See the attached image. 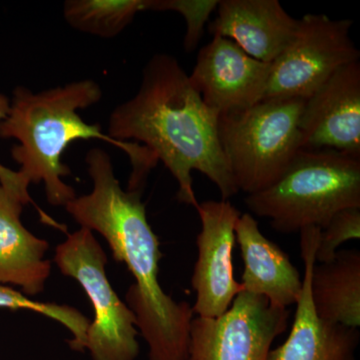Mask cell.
Segmentation results:
<instances>
[{
  "label": "cell",
  "mask_w": 360,
  "mask_h": 360,
  "mask_svg": "<svg viewBox=\"0 0 360 360\" xmlns=\"http://www.w3.org/2000/svg\"><path fill=\"white\" fill-rule=\"evenodd\" d=\"M85 161L94 189L68 202L66 212L80 226L101 234L113 258L134 277L127 304L148 343L149 360H186L195 315L188 303L175 302L161 288L160 239L148 224L141 193L123 191L103 149H90Z\"/></svg>",
  "instance_id": "obj_1"
},
{
  "label": "cell",
  "mask_w": 360,
  "mask_h": 360,
  "mask_svg": "<svg viewBox=\"0 0 360 360\" xmlns=\"http://www.w3.org/2000/svg\"><path fill=\"white\" fill-rule=\"evenodd\" d=\"M219 116L203 103L179 60L158 53L144 68L137 94L111 113L108 135L143 143L174 175L177 200L196 208L193 170L217 186L222 200L239 193L220 146Z\"/></svg>",
  "instance_id": "obj_2"
},
{
  "label": "cell",
  "mask_w": 360,
  "mask_h": 360,
  "mask_svg": "<svg viewBox=\"0 0 360 360\" xmlns=\"http://www.w3.org/2000/svg\"><path fill=\"white\" fill-rule=\"evenodd\" d=\"M101 97V85L90 79L40 92L25 86L14 89L8 115L0 122V137L18 139L20 144L13 146L11 155L20 165L18 172L28 186L44 182L51 205L65 206L77 198L75 188L63 180L70 169L61 156L71 142L96 139L124 151L132 167L130 191L142 193L149 172L158 163L141 144L115 141L103 134L98 123L82 120L77 111L99 103Z\"/></svg>",
  "instance_id": "obj_3"
},
{
  "label": "cell",
  "mask_w": 360,
  "mask_h": 360,
  "mask_svg": "<svg viewBox=\"0 0 360 360\" xmlns=\"http://www.w3.org/2000/svg\"><path fill=\"white\" fill-rule=\"evenodd\" d=\"M245 205L281 233L323 229L335 213L360 207V158L331 149H300L283 176L248 194Z\"/></svg>",
  "instance_id": "obj_4"
},
{
  "label": "cell",
  "mask_w": 360,
  "mask_h": 360,
  "mask_svg": "<svg viewBox=\"0 0 360 360\" xmlns=\"http://www.w3.org/2000/svg\"><path fill=\"white\" fill-rule=\"evenodd\" d=\"M305 99L270 98L219 116L220 146L238 191L259 193L276 182L300 150Z\"/></svg>",
  "instance_id": "obj_5"
},
{
  "label": "cell",
  "mask_w": 360,
  "mask_h": 360,
  "mask_svg": "<svg viewBox=\"0 0 360 360\" xmlns=\"http://www.w3.org/2000/svg\"><path fill=\"white\" fill-rule=\"evenodd\" d=\"M54 262L63 276L80 284L94 307L86 345L94 360H135L139 354L136 319L110 283L108 257L94 232L85 227L56 246Z\"/></svg>",
  "instance_id": "obj_6"
},
{
  "label": "cell",
  "mask_w": 360,
  "mask_h": 360,
  "mask_svg": "<svg viewBox=\"0 0 360 360\" xmlns=\"http://www.w3.org/2000/svg\"><path fill=\"white\" fill-rule=\"evenodd\" d=\"M354 21L307 14L297 20L290 44L270 63L264 99H307L336 70L359 61L360 51L350 37Z\"/></svg>",
  "instance_id": "obj_7"
},
{
  "label": "cell",
  "mask_w": 360,
  "mask_h": 360,
  "mask_svg": "<svg viewBox=\"0 0 360 360\" xmlns=\"http://www.w3.org/2000/svg\"><path fill=\"white\" fill-rule=\"evenodd\" d=\"M288 319V309L243 290L220 316L193 317L186 360H269Z\"/></svg>",
  "instance_id": "obj_8"
},
{
  "label": "cell",
  "mask_w": 360,
  "mask_h": 360,
  "mask_svg": "<svg viewBox=\"0 0 360 360\" xmlns=\"http://www.w3.org/2000/svg\"><path fill=\"white\" fill-rule=\"evenodd\" d=\"M201 231L196 238L198 257L193 279L195 316H220L243 290L236 281L232 251L236 245V226L241 212L229 200H207L195 208Z\"/></svg>",
  "instance_id": "obj_9"
},
{
  "label": "cell",
  "mask_w": 360,
  "mask_h": 360,
  "mask_svg": "<svg viewBox=\"0 0 360 360\" xmlns=\"http://www.w3.org/2000/svg\"><path fill=\"white\" fill-rule=\"evenodd\" d=\"M300 149H331L360 158V61L336 70L305 99Z\"/></svg>",
  "instance_id": "obj_10"
},
{
  "label": "cell",
  "mask_w": 360,
  "mask_h": 360,
  "mask_svg": "<svg viewBox=\"0 0 360 360\" xmlns=\"http://www.w3.org/2000/svg\"><path fill=\"white\" fill-rule=\"evenodd\" d=\"M269 72V63L251 58L231 39L213 35L198 52L188 77L206 106L220 115L264 101Z\"/></svg>",
  "instance_id": "obj_11"
},
{
  "label": "cell",
  "mask_w": 360,
  "mask_h": 360,
  "mask_svg": "<svg viewBox=\"0 0 360 360\" xmlns=\"http://www.w3.org/2000/svg\"><path fill=\"white\" fill-rule=\"evenodd\" d=\"M321 227L310 226L300 233V253L304 264L302 290L296 303L295 321L283 345L271 349L269 360H356L360 333L321 321L315 314L310 296V277L316 260Z\"/></svg>",
  "instance_id": "obj_12"
},
{
  "label": "cell",
  "mask_w": 360,
  "mask_h": 360,
  "mask_svg": "<svg viewBox=\"0 0 360 360\" xmlns=\"http://www.w3.org/2000/svg\"><path fill=\"white\" fill-rule=\"evenodd\" d=\"M210 34L231 39L251 58L274 63L290 44L297 20L278 0H221Z\"/></svg>",
  "instance_id": "obj_13"
},
{
  "label": "cell",
  "mask_w": 360,
  "mask_h": 360,
  "mask_svg": "<svg viewBox=\"0 0 360 360\" xmlns=\"http://www.w3.org/2000/svg\"><path fill=\"white\" fill-rule=\"evenodd\" d=\"M243 257V290L264 296L271 304L288 309L296 304L302 290V277L290 257L260 231L250 213H241L236 226Z\"/></svg>",
  "instance_id": "obj_14"
},
{
  "label": "cell",
  "mask_w": 360,
  "mask_h": 360,
  "mask_svg": "<svg viewBox=\"0 0 360 360\" xmlns=\"http://www.w3.org/2000/svg\"><path fill=\"white\" fill-rule=\"evenodd\" d=\"M26 205L18 194L0 186V285L20 286L30 297L44 290L51 264L45 259L49 243L21 222Z\"/></svg>",
  "instance_id": "obj_15"
},
{
  "label": "cell",
  "mask_w": 360,
  "mask_h": 360,
  "mask_svg": "<svg viewBox=\"0 0 360 360\" xmlns=\"http://www.w3.org/2000/svg\"><path fill=\"white\" fill-rule=\"evenodd\" d=\"M310 296L321 321L350 328L360 326V252L340 250L333 259L315 264Z\"/></svg>",
  "instance_id": "obj_16"
},
{
  "label": "cell",
  "mask_w": 360,
  "mask_h": 360,
  "mask_svg": "<svg viewBox=\"0 0 360 360\" xmlns=\"http://www.w3.org/2000/svg\"><path fill=\"white\" fill-rule=\"evenodd\" d=\"M144 11L146 0H68L63 6V16L75 30L112 39Z\"/></svg>",
  "instance_id": "obj_17"
},
{
  "label": "cell",
  "mask_w": 360,
  "mask_h": 360,
  "mask_svg": "<svg viewBox=\"0 0 360 360\" xmlns=\"http://www.w3.org/2000/svg\"><path fill=\"white\" fill-rule=\"evenodd\" d=\"M0 309L30 310L59 322L68 329L72 340L68 341L71 349L84 352L89 319L79 310L70 305L33 300L11 286L0 285Z\"/></svg>",
  "instance_id": "obj_18"
},
{
  "label": "cell",
  "mask_w": 360,
  "mask_h": 360,
  "mask_svg": "<svg viewBox=\"0 0 360 360\" xmlns=\"http://www.w3.org/2000/svg\"><path fill=\"white\" fill-rule=\"evenodd\" d=\"M219 4V0H146V11L181 14L186 22L184 47L186 51H193L202 37L206 21Z\"/></svg>",
  "instance_id": "obj_19"
},
{
  "label": "cell",
  "mask_w": 360,
  "mask_h": 360,
  "mask_svg": "<svg viewBox=\"0 0 360 360\" xmlns=\"http://www.w3.org/2000/svg\"><path fill=\"white\" fill-rule=\"evenodd\" d=\"M360 238V207H349L335 213L321 229L315 252L316 264L333 259L345 241Z\"/></svg>",
  "instance_id": "obj_20"
},
{
  "label": "cell",
  "mask_w": 360,
  "mask_h": 360,
  "mask_svg": "<svg viewBox=\"0 0 360 360\" xmlns=\"http://www.w3.org/2000/svg\"><path fill=\"white\" fill-rule=\"evenodd\" d=\"M11 108V101L4 94H0V122L6 120ZM0 186L13 193L18 194L28 203L32 202L30 194L28 193V184L22 179L20 172L9 169L0 163Z\"/></svg>",
  "instance_id": "obj_21"
}]
</instances>
